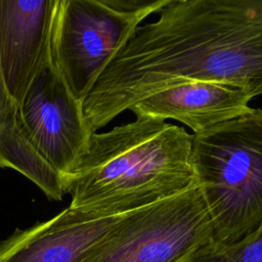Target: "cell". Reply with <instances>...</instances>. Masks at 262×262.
I'll list each match as a JSON object with an SVG mask.
<instances>
[{
  "label": "cell",
  "mask_w": 262,
  "mask_h": 262,
  "mask_svg": "<svg viewBox=\"0 0 262 262\" xmlns=\"http://www.w3.org/2000/svg\"><path fill=\"white\" fill-rule=\"evenodd\" d=\"M158 15L134 30L81 101L91 133L186 80L262 95V0H169Z\"/></svg>",
  "instance_id": "1"
},
{
  "label": "cell",
  "mask_w": 262,
  "mask_h": 262,
  "mask_svg": "<svg viewBox=\"0 0 262 262\" xmlns=\"http://www.w3.org/2000/svg\"><path fill=\"white\" fill-rule=\"evenodd\" d=\"M191 140L182 127L142 116L92 133L61 176L69 207L123 215L183 192L194 183Z\"/></svg>",
  "instance_id": "2"
},
{
  "label": "cell",
  "mask_w": 262,
  "mask_h": 262,
  "mask_svg": "<svg viewBox=\"0 0 262 262\" xmlns=\"http://www.w3.org/2000/svg\"><path fill=\"white\" fill-rule=\"evenodd\" d=\"M190 161L216 243L238 242L262 224V108L192 134Z\"/></svg>",
  "instance_id": "3"
},
{
  "label": "cell",
  "mask_w": 262,
  "mask_h": 262,
  "mask_svg": "<svg viewBox=\"0 0 262 262\" xmlns=\"http://www.w3.org/2000/svg\"><path fill=\"white\" fill-rule=\"evenodd\" d=\"M169 0H59L52 61L82 101L134 30Z\"/></svg>",
  "instance_id": "4"
},
{
  "label": "cell",
  "mask_w": 262,
  "mask_h": 262,
  "mask_svg": "<svg viewBox=\"0 0 262 262\" xmlns=\"http://www.w3.org/2000/svg\"><path fill=\"white\" fill-rule=\"evenodd\" d=\"M214 241L198 184L125 214L80 262H184Z\"/></svg>",
  "instance_id": "5"
},
{
  "label": "cell",
  "mask_w": 262,
  "mask_h": 262,
  "mask_svg": "<svg viewBox=\"0 0 262 262\" xmlns=\"http://www.w3.org/2000/svg\"><path fill=\"white\" fill-rule=\"evenodd\" d=\"M30 142L60 176L67 174L85 150L92 134L81 101L66 84L51 60L34 79L19 104Z\"/></svg>",
  "instance_id": "6"
},
{
  "label": "cell",
  "mask_w": 262,
  "mask_h": 262,
  "mask_svg": "<svg viewBox=\"0 0 262 262\" xmlns=\"http://www.w3.org/2000/svg\"><path fill=\"white\" fill-rule=\"evenodd\" d=\"M59 0H0V75L19 105L41 70L52 60Z\"/></svg>",
  "instance_id": "7"
},
{
  "label": "cell",
  "mask_w": 262,
  "mask_h": 262,
  "mask_svg": "<svg viewBox=\"0 0 262 262\" xmlns=\"http://www.w3.org/2000/svg\"><path fill=\"white\" fill-rule=\"evenodd\" d=\"M124 215L69 207L0 242V262H80Z\"/></svg>",
  "instance_id": "8"
},
{
  "label": "cell",
  "mask_w": 262,
  "mask_h": 262,
  "mask_svg": "<svg viewBox=\"0 0 262 262\" xmlns=\"http://www.w3.org/2000/svg\"><path fill=\"white\" fill-rule=\"evenodd\" d=\"M253 98L246 89L234 85L186 80L147 95L129 111L135 116L176 120L195 134L248 113Z\"/></svg>",
  "instance_id": "9"
},
{
  "label": "cell",
  "mask_w": 262,
  "mask_h": 262,
  "mask_svg": "<svg viewBox=\"0 0 262 262\" xmlns=\"http://www.w3.org/2000/svg\"><path fill=\"white\" fill-rule=\"evenodd\" d=\"M0 168L13 169L33 181L49 199L63 193L61 176L37 152L25 131L19 105L0 75Z\"/></svg>",
  "instance_id": "10"
},
{
  "label": "cell",
  "mask_w": 262,
  "mask_h": 262,
  "mask_svg": "<svg viewBox=\"0 0 262 262\" xmlns=\"http://www.w3.org/2000/svg\"><path fill=\"white\" fill-rule=\"evenodd\" d=\"M184 262H236L232 244L212 241L192 253Z\"/></svg>",
  "instance_id": "11"
},
{
  "label": "cell",
  "mask_w": 262,
  "mask_h": 262,
  "mask_svg": "<svg viewBox=\"0 0 262 262\" xmlns=\"http://www.w3.org/2000/svg\"><path fill=\"white\" fill-rule=\"evenodd\" d=\"M232 245L236 262H262V224Z\"/></svg>",
  "instance_id": "12"
}]
</instances>
